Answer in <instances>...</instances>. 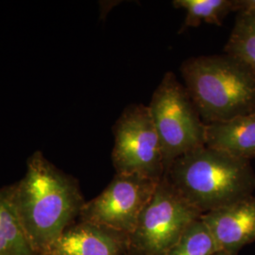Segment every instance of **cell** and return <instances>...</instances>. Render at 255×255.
Listing matches in <instances>:
<instances>
[{"label": "cell", "mask_w": 255, "mask_h": 255, "mask_svg": "<svg viewBox=\"0 0 255 255\" xmlns=\"http://www.w3.org/2000/svg\"><path fill=\"white\" fill-rule=\"evenodd\" d=\"M13 187L14 205L29 245L36 255H49L86 202L79 183L35 151L27 160L25 176Z\"/></svg>", "instance_id": "cell-1"}, {"label": "cell", "mask_w": 255, "mask_h": 255, "mask_svg": "<svg viewBox=\"0 0 255 255\" xmlns=\"http://www.w3.org/2000/svg\"><path fill=\"white\" fill-rule=\"evenodd\" d=\"M164 178L201 216L255 191L251 162L206 146L176 159Z\"/></svg>", "instance_id": "cell-2"}, {"label": "cell", "mask_w": 255, "mask_h": 255, "mask_svg": "<svg viewBox=\"0 0 255 255\" xmlns=\"http://www.w3.org/2000/svg\"><path fill=\"white\" fill-rule=\"evenodd\" d=\"M184 87L207 125L255 112V75L231 55L199 56L181 66Z\"/></svg>", "instance_id": "cell-3"}, {"label": "cell", "mask_w": 255, "mask_h": 255, "mask_svg": "<svg viewBox=\"0 0 255 255\" xmlns=\"http://www.w3.org/2000/svg\"><path fill=\"white\" fill-rule=\"evenodd\" d=\"M147 107L161 140L165 172L176 159L205 146L206 124L173 72L164 74Z\"/></svg>", "instance_id": "cell-4"}, {"label": "cell", "mask_w": 255, "mask_h": 255, "mask_svg": "<svg viewBox=\"0 0 255 255\" xmlns=\"http://www.w3.org/2000/svg\"><path fill=\"white\" fill-rule=\"evenodd\" d=\"M201 217L163 178L128 237V254L167 255L185 230Z\"/></svg>", "instance_id": "cell-5"}, {"label": "cell", "mask_w": 255, "mask_h": 255, "mask_svg": "<svg viewBox=\"0 0 255 255\" xmlns=\"http://www.w3.org/2000/svg\"><path fill=\"white\" fill-rule=\"evenodd\" d=\"M112 161L117 173L139 174L161 181L165 173L160 137L147 106L132 104L113 128Z\"/></svg>", "instance_id": "cell-6"}, {"label": "cell", "mask_w": 255, "mask_h": 255, "mask_svg": "<svg viewBox=\"0 0 255 255\" xmlns=\"http://www.w3.org/2000/svg\"><path fill=\"white\" fill-rule=\"evenodd\" d=\"M160 181L139 174L116 173L99 196L84 203L80 219L128 237Z\"/></svg>", "instance_id": "cell-7"}, {"label": "cell", "mask_w": 255, "mask_h": 255, "mask_svg": "<svg viewBox=\"0 0 255 255\" xmlns=\"http://www.w3.org/2000/svg\"><path fill=\"white\" fill-rule=\"evenodd\" d=\"M219 252L231 255L255 241V196L234 202L201 217Z\"/></svg>", "instance_id": "cell-8"}, {"label": "cell", "mask_w": 255, "mask_h": 255, "mask_svg": "<svg viewBox=\"0 0 255 255\" xmlns=\"http://www.w3.org/2000/svg\"><path fill=\"white\" fill-rule=\"evenodd\" d=\"M128 237L109 229L80 221L66 229L49 255H126Z\"/></svg>", "instance_id": "cell-9"}, {"label": "cell", "mask_w": 255, "mask_h": 255, "mask_svg": "<svg viewBox=\"0 0 255 255\" xmlns=\"http://www.w3.org/2000/svg\"><path fill=\"white\" fill-rule=\"evenodd\" d=\"M205 146L249 162L255 159V112L207 124Z\"/></svg>", "instance_id": "cell-10"}, {"label": "cell", "mask_w": 255, "mask_h": 255, "mask_svg": "<svg viewBox=\"0 0 255 255\" xmlns=\"http://www.w3.org/2000/svg\"><path fill=\"white\" fill-rule=\"evenodd\" d=\"M13 189V184L0 188V255H36L20 223Z\"/></svg>", "instance_id": "cell-11"}, {"label": "cell", "mask_w": 255, "mask_h": 255, "mask_svg": "<svg viewBox=\"0 0 255 255\" xmlns=\"http://www.w3.org/2000/svg\"><path fill=\"white\" fill-rule=\"evenodd\" d=\"M174 7L185 10L180 33L201 23L222 26L231 12H236V0H174Z\"/></svg>", "instance_id": "cell-12"}, {"label": "cell", "mask_w": 255, "mask_h": 255, "mask_svg": "<svg viewBox=\"0 0 255 255\" xmlns=\"http://www.w3.org/2000/svg\"><path fill=\"white\" fill-rule=\"evenodd\" d=\"M224 51L246 64L255 75V17L237 14Z\"/></svg>", "instance_id": "cell-13"}, {"label": "cell", "mask_w": 255, "mask_h": 255, "mask_svg": "<svg viewBox=\"0 0 255 255\" xmlns=\"http://www.w3.org/2000/svg\"><path fill=\"white\" fill-rule=\"evenodd\" d=\"M218 252L209 228L200 218L185 230L167 255H214Z\"/></svg>", "instance_id": "cell-14"}, {"label": "cell", "mask_w": 255, "mask_h": 255, "mask_svg": "<svg viewBox=\"0 0 255 255\" xmlns=\"http://www.w3.org/2000/svg\"><path fill=\"white\" fill-rule=\"evenodd\" d=\"M236 12L238 15L255 17V0H236Z\"/></svg>", "instance_id": "cell-15"}, {"label": "cell", "mask_w": 255, "mask_h": 255, "mask_svg": "<svg viewBox=\"0 0 255 255\" xmlns=\"http://www.w3.org/2000/svg\"><path fill=\"white\" fill-rule=\"evenodd\" d=\"M214 255H229V254H226V253H223V252H218L217 254H215Z\"/></svg>", "instance_id": "cell-16"}, {"label": "cell", "mask_w": 255, "mask_h": 255, "mask_svg": "<svg viewBox=\"0 0 255 255\" xmlns=\"http://www.w3.org/2000/svg\"></svg>", "instance_id": "cell-17"}]
</instances>
